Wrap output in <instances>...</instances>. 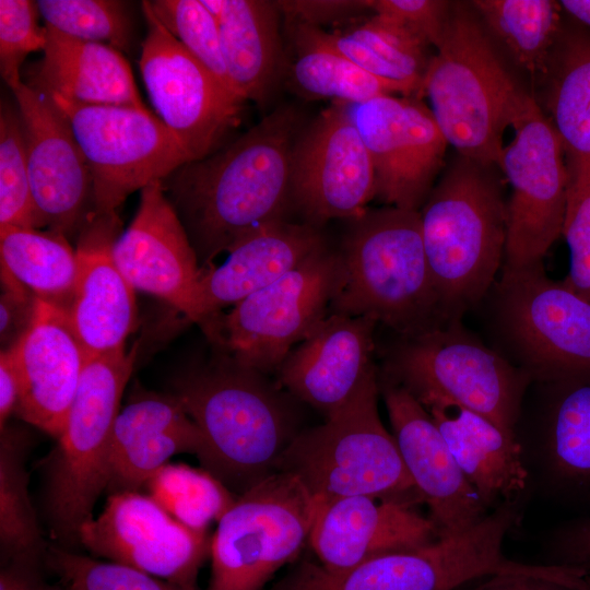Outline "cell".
Here are the masks:
<instances>
[{
  "instance_id": "7bdbcfd3",
  "label": "cell",
  "mask_w": 590,
  "mask_h": 590,
  "mask_svg": "<svg viewBox=\"0 0 590 590\" xmlns=\"http://www.w3.org/2000/svg\"><path fill=\"white\" fill-rule=\"evenodd\" d=\"M562 234L570 250L565 283L590 300V175L569 178Z\"/></svg>"
},
{
  "instance_id": "ab89813d",
  "label": "cell",
  "mask_w": 590,
  "mask_h": 590,
  "mask_svg": "<svg viewBox=\"0 0 590 590\" xmlns=\"http://www.w3.org/2000/svg\"><path fill=\"white\" fill-rule=\"evenodd\" d=\"M149 4L161 24L235 94L228 80L219 22L202 1L154 0Z\"/></svg>"
},
{
  "instance_id": "ba28073f",
  "label": "cell",
  "mask_w": 590,
  "mask_h": 590,
  "mask_svg": "<svg viewBox=\"0 0 590 590\" xmlns=\"http://www.w3.org/2000/svg\"><path fill=\"white\" fill-rule=\"evenodd\" d=\"M491 291L497 335L532 381L590 382V300L543 262L502 268Z\"/></svg>"
},
{
  "instance_id": "f35d334b",
  "label": "cell",
  "mask_w": 590,
  "mask_h": 590,
  "mask_svg": "<svg viewBox=\"0 0 590 590\" xmlns=\"http://www.w3.org/2000/svg\"><path fill=\"white\" fill-rule=\"evenodd\" d=\"M36 4L45 24L62 34L129 49L132 27L125 1L39 0Z\"/></svg>"
},
{
  "instance_id": "d6a6232c",
  "label": "cell",
  "mask_w": 590,
  "mask_h": 590,
  "mask_svg": "<svg viewBox=\"0 0 590 590\" xmlns=\"http://www.w3.org/2000/svg\"><path fill=\"white\" fill-rule=\"evenodd\" d=\"M26 435L4 426L0 437V545L5 564L38 567L46 545L28 493Z\"/></svg>"
},
{
  "instance_id": "d4e9b609",
  "label": "cell",
  "mask_w": 590,
  "mask_h": 590,
  "mask_svg": "<svg viewBox=\"0 0 590 590\" xmlns=\"http://www.w3.org/2000/svg\"><path fill=\"white\" fill-rule=\"evenodd\" d=\"M326 247L314 224L284 220L240 238L221 266L202 269L199 297L208 338L214 339L223 308L269 286Z\"/></svg>"
},
{
  "instance_id": "ffe728a7",
  "label": "cell",
  "mask_w": 590,
  "mask_h": 590,
  "mask_svg": "<svg viewBox=\"0 0 590 590\" xmlns=\"http://www.w3.org/2000/svg\"><path fill=\"white\" fill-rule=\"evenodd\" d=\"M403 463L428 506L438 539L463 533L488 514L425 406L408 390L378 376Z\"/></svg>"
},
{
  "instance_id": "9a60e30c",
  "label": "cell",
  "mask_w": 590,
  "mask_h": 590,
  "mask_svg": "<svg viewBox=\"0 0 590 590\" xmlns=\"http://www.w3.org/2000/svg\"><path fill=\"white\" fill-rule=\"evenodd\" d=\"M79 542L185 590H197L199 568L211 554L206 531L182 524L139 491L111 493L103 511L81 527Z\"/></svg>"
},
{
  "instance_id": "e0dca14e",
  "label": "cell",
  "mask_w": 590,
  "mask_h": 590,
  "mask_svg": "<svg viewBox=\"0 0 590 590\" xmlns=\"http://www.w3.org/2000/svg\"><path fill=\"white\" fill-rule=\"evenodd\" d=\"M376 198L375 173L362 137L342 102H334L297 138L291 201L312 223L355 221Z\"/></svg>"
},
{
  "instance_id": "9c48e42d",
  "label": "cell",
  "mask_w": 590,
  "mask_h": 590,
  "mask_svg": "<svg viewBox=\"0 0 590 590\" xmlns=\"http://www.w3.org/2000/svg\"><path fill=\"white\" fill-rule=\"evenodd\" d=\"M138 349L86 358L49 472V519L61 542H79L107 487L111 430Z\"/></svg>"
},
{
  "instance_id": "7dc6e473",
  "label": "cell",
  "mask_w": 590,
  "mask_h": 590,
  "mask_svg": "<svg viewBox=\"0 0 590 590\" xmlns=\"http://www.w3.org/2000/svg\"><path fill=\"white\" fill-rule=\"evenodd\" d=\"M275 4L293 22L316 27H320V24L342 21L361 10L369 9V1L354 0H295L278 1Z\"/></svg>"
},
{
  "instance_id": "f907efd6",
  "label": "cell",
  "mask_w": 590,
  "mask_h": 590,
  "mask_svg": "<svg viewBox=\"0 0 590 590\" xmlns=\"http://www.w3.org/2000/svg\"><path fill=\"white\" fill-rule=\"evenodd\" d=\"M0 590H70L46 583L38 574V567L5 564L0 573Z\"/></svg>"
},
{
  "instance_id": "ee69618b",
  "label": "cell",
  "mask_w": 590,
  "mask_h": 590,
  "mask_svg": "<svg viewBox=\"0 0 590 590\" xmlns=\"http://www.w3.org/2000/svg\"><path fill=\"white\" fill-rule=\"evenodd\" d=\"M447 2L436 0H375L369 9L387 17L426 45H438L449 14Z\"/></svg>"
},
{
  "instance_id": "60d3db41",
  "label": "cell",
  "mask_w": 590,
  "mask_h": 590,
  "mask_svg": "<svg viewBox=\"0 0 590 590\" xmlns=\"http://www.w3.org/2000/svg\"><path fill=\"white\" fill-rule=\"evenodd\" d=\"M47 565L70 590H185L139 569L49 546Z\"/></svg>"
},
{
  "instance_id": "c3c4849f",
  "label": "cell",
  "mask_w": 590,
  "mask_h": 590,
  "mask_svg": "<svg viewBox=\"0 0 590 590\" xmlns=\"http://www.w3.org/2000/svg\"><path fill=\"white\" fill-rule=\"evenodd\" d=\"M465 590H582L565 582L530 575L496 574Z\"/></svg>"
},
{
  "instance_id": "83f0119b",
  "label": "cell",
  "mask_w": 590,
  "mask_h": 590,
  "mask_svg": "<svg viewBox=\"0 0 590 590\" xmlns=\"http://www.w3.org/2000/svg\"><path fill=\"white\" fill-rule=\"evenodd\" d=\"M423 405L487 509L523 498L530 474L517 435L453 401Z\"/></svg>"
},
{
  "instance_id": "277c9868",
  "label": "cell",
  "mask_w": 590,
  "mask_h": 590,
  "mask_svg": "<svg viewBox=\"0 0 590 590\" xmlns=\"http://www.w3.org/2000/svg\"><path fill=\"white\" fill-rule=\"evenodd\" d=\"M459 155L421 213L426 258L448 320L461 319L496 282L507 236V203L489 168Z\"/></svg>"
},
{
  "instance_id": "484cf974",
  "label": "cell",
  "mask_w": 590,
  "mask_h": 590,
  "mask_svg": "<svg viewBox=\"0 0 590 590\" xmlns=\"http://www.w3.org/2000/svg\"><path fill=\"white\" fill-rule=\"evenodd\" d=\"M201 447V433L175 394L141 393L114 423L106 489L139 491L173 456H198Z\"/></svg>"
},
{
  "instance_id": "7c38bea8",
  "label": "cell",
  "mask_w": 590,
  "mask_h": 590,
  "mask_svg": "<svg viewBox=\"0 0 590 590\" xmlns=\"http://www.w3.org/2000/svg\"><path fill=\"white\" fill-rule=\"evenodd\" d=\"M340 255L328 247L221 315L215 344L237 364L276 373L294 345L328 316L340 279Z\"/></svg>"
},
{
  "instance_id": "d6986e66",
  "label": "cell",
  "mask_w": 590,
  "mask_h": 590,
  "mask_svg": "<svg viewBox=\"0 0 590 590\" xmlns=\"http://www.w3.org/2000/svg\"><path fill=\"white\" fill-rule=\"evenodd\" d=\"M114 260L134 290L153 295L203 329L202 269L162 181L141 190L138 211L113 245Z\"/></svg>"
},
{
  "instance_id": "5bb4252c",
  "label": "cell",
  "mask_w": 590,
  "mask_h": 590,
  "mask_svg": "<svg viewBox=\"0 0 590 590\" xmlns=\"http://www.w3.org/2000/svg\"><path fill=\"white\" fill-rule=\"evenodd\" d=\"M148 33L139 68L158 118L190 162L214 153L239 122L243 101L226 88L142 2Z\"/></svg>"
},
{
  "instance_id": "bcb514c9",
  "label": "cell",
  "mask_w": 590,
  "mask_h": 590,
  "mask_svg": "<svg viewBox=\"0 0 590 590\" xmlns=\"http://www.w3.org/2000/svg\"><path fill=\"white\" fill-rule=\"evenodd\" d=\"M3 292L0 298V338L4 350L10 349L27 330L35 297L10 276L1 273Z\"/></svg>"
},
{
  "instance_id": "6da1fadb",
  "label": "cell",
  "mask_w": 590,
  "mask_h": 590,
  "mask_svg": "<svg viewBox=\"0 0 590 590\" xmlns=\"http://www.w3.org/2000/svg\"><path fill=\"white\" fill-rule=\"evenodd\" d=\"M297 121L293 109H276L227 146L168 177L201 269L256 228L284 220Z\"/></svg>"
},
{
  "instance_id": "52a82bcc",
  "label": "cell",
  "mask_w": 590,
  "mask_h": 590,
  "mask_svg": "<svg viewBox=\"0 0 590 590\" xmlns=\"http://www.w3.org/2000/svg\"><path fill=\"white\" fill-rule=\"evenodd\" d=\"M381 376L422 404L453 401L517 435L531 377L452 319L434 329L401 337L386 355Z\"/></svg>"
},
{
  "instance_id": "74e56055",
  "label": "cell",
  "mask_w": 590,
  "mask_h": 590,
  "mask_svg": "<svg viewBox=\"0 0 590 590\" xmlns=\"http://www.w3.org/2000/svg\"><path fill=\"white\" fill-rule=\"evenodd\" d=\"M45 226L34 201L19 110L1 102L0 110V228Z\"/></svg>"
},
{
  "instance_id": "ac0fdd59",
  "label": "cell",
  "mask_w": 590,
  "mask_h": 590,
  "mask_svg": "<svg viewBox=\"0 0 590 590\" xmlns=\"http://www.w3.org/2000/svg\"><path fill=\"white\" fill-rule=\"evenodd\" d=\"M11 91L23 126L37 211L49 231L70 236L94 215L86 160L69 121L49 97L23 81Z\"/></svg>"
},
{
  "instance_id": "836d02e7",
  "label": "cell",
  "mask_w": 590,
  "mask_h": 590,
  "mask_svg": "<svg viewBox=\"0 0 590 590\" xmlns=\"http://www.w3.org/2000/svg\"><path fill=\"white\" fill-rule=\"evenodd\" d=\"M553 125L568 160L569 178L590 175V37L568 39L552 81Z\"/></svg>"
},
{
  "instance_id": "5b68a950",
  "label": "cell",
  "mask_w": 590,
  "mask_h": 590,
  "mask_svg": "<svg viewBox=\"0 0 590 590\" xmlns=\"http://www.w3.org/2000/svg\"><path fill=\"white\" fill-rule=\"evenodd\" d=\"M378 373L373 367L351 399L319 426L298 432L278 462L319 500L369 496L424 503L397 441L378 413Z\"/></svg>"
},
{
  "instance_id": "8992f818",
  "label": "cell",
  "mask_w": 590,
  "mask_h": 590,
  "mask_svg": "<svg viewBox=\"0 0 590 590\" xmlns=\"http://www.w3.org/2000/svg\"><path fill=\"white\" fill-rule=\"evenodd\" d=\"M429 59L423 95L446 138L460 156L498 165L507 127L530 96L521 92L477 23L467 13L449 15Z\"/></svg>"
},
{
  "instance_id": "f6af8a7d",
  "label": "cell",
  "mask_w": 590,
  "mask_h": 590,
  "mask_svg": "<svg viewBox=\"0 0 590 590\" xmlns=\"http://www.w3.org/2000/svg\"><path fill=\"white\" fill-rule=\"evenodd\" d=\"M548 543L553 565L579 569L590 582V516L560 526Z\"/></svg>"
},
{
  "instance_id": "cb8c5ba5",
  "label": "cell",
  "mask_w": 590,
  "mask_h": 590,
  "mask_svg": "<svg viewBox=\"0 0 590 590\" xmlns=\"http://www.w3.org/2000/svg\"><path fill=\"white\" fill-rule=\"evenodd\" d=\"M116 226V215H94L75 249L78 281L66 312L87 357L125 350L126 339L137 326L135 290L113 257Z\"/></svg>"
},
{
  "instance_id": "681fc988",
  "label": "cell",
  "mask_w": 590,
  "mask_h": 590,
  "mask_svg": "<svg viewBox=\"0 0 590 590\" xmlns=\"http://www.w3.org/2000/svg\"><path fill=\"white\" fill-rule=\"evenodd\" d=\"M20 398V381L10 352L0 355V427L7 426L10 415L15 412Z\"/></svg>"
},
{
  "instance_id": "7a4b0ae2",
  "label": "cell",
  "mask_w": 590,
  "mask_h": 590,
  "mask_svg": "<svg viewBox=\"0 0 590 590\" xmlns=\"http://www.w3.org/2000/svg\"><path fill=\"white\" fill-rule=\"evenodd\" d=\"M175 396L201 433L203 470L235 496L278 472L298 434L284 393L228 356L181 378Z\"/></svg>"
},
{
  "instance_id": "603a6c76",
  "label": "cell",
  "mask_w": 590,
  "mask_h": 590,
  "mask_svg": "<svg viewBox=\"0 0 590 590\" xmlns=\"http://www.w3.org/2000/svg\"><path fill=\"white\" fill-rule=\"evenodd\" d=\"M375 326L365 317L328 315L283 361L276 371L280 387L330 416L375 367Z\"/></svg>"
},
{
  "instance_id": "d590c367",
  "label": "cell",
  "mask_w": 590,
  "mask_h": 590,
  "mask_svg": "<svg viewBox=\"0 0 590 590\" xmlns=\"http://www.w3.org/2000/svg\"><path fill=\"white\" fill-rule=\"evenodd\" d=\"M293 31L297 54L291 76L304 94L333 97L342 103H363L394 93L388 84L312 39L296 25Z\"/></svg>"
},
{
  "instance_id": "30bf717a",
  "label": "cell",
  "mask_w": 590,
  "mask_h": 590,
  "mask_svg": "<svg viewBox=\"0 0 590 590\" xmlns=\"http://www.w3.org/2000/svg\"><path fill=\"white\" fill-rule=\"evenodd\" d=\"M315 508L316 499L285 472L237 496L211 540L209 590H262L309 540Z\"/></svg>"
},
{
  "instance_id": "816d5d0a",
  "label": "cell",
  "mask_w": 590,
  "mask_h": 590,
  "mask_svg": "<svg viewBox=\"0 0 590 590\" xmlns=\"http://www.w3.org/2000/svg\"><path fill=\"white\" fill-rule=\"evenodd\" d=\"M559 4L566 12L590 27V0H563Z\"/></svg>"
},
{
  "instance_id": "4316f807",
  "label": "cell",
  "mask_w": 590,
  "mask_h": 590,
  "mask_svg": "<svg viewBox=\"0 0 590 590\" xmlns=\"http://www.w3.org/2000/svg\"><path fill=\"white\" fill-rule=\"evenodd\" d=\"M550 397L529 451L539 482L557 499L590 506V382L544 384Z\"/></svg>"
},
{
  "instance_id": "3957f363",
  "label": "cell",
  "mask_w": 590,
  "mask_h": 590,
  "mask_svg": "<svg viewBox=\"0 0 590 590\" xmlns=\"http://www.w3.org/2000/svg\"><path fill=\"white\" fill-rule=\"evenodd\" d=\"M346 235L331 314L365 317L401 337L449 321L426 258L421 213L396 206L367 210Z\"/></svg>"
},
{
  "instance_id": "e575fe53",
  "label": "cell",
  "mask_w": 590,
  "mask_h": 590,
  "mask_svg": "<svg viewBox=\"0 0 590 590\" xmlns=\"http://www.w3.org/2000/svg\"><path fill=\"white\" fill-rule=\"evenodd\" d=\"M473 5L523 71L532 78L548 72L559 33V2L477 0Z\"/></svg>"
},
{
  "instance_id": "2e32d148",
  "label": "cell",
  "mask_w": 590,
  "mask_h": 590,
  "mask_svg": "<svg viewBox=\"0 0 590 590\" xmlns=\"http://www.w3.org/2000/svg\"><path fill=\"white\" fill-rule=\"evenodd\" d=\"M343 104L370 156L376 198L418 211L448 145L432 110L416 98L392 95Z\"/></svg>"
},
{
  "instance_id": "8fae6325",
  "label": "cell",
  "mask_w": 590,
  "mask_h": 590,
  "mask_svg": "<svg viewBox=\"0 0 590 590\" xmlns=\"http://www.w3.org/2000/svg\"><path fill=\"white\" fill-rule=\"evenodd\" d=\"M46 96L69 121L86 160L94 215H116L132 192L163 182L190 162L179 141L149 109Z\"/></svg>"
},
{
  "instance_id": "4dcf8cb0",
  "label": "cell",
  "mask_w": 590,
  "mask_h": 590,
  "mask_svg": "<svg viewBox=\"0 0 590 590\" xmlns=\"http://www.w3.org/2000/svg\"><path fill=\"white\" fill-rule=\"evenodd\" d=\"M276 4L258 0H223L217 17L233 91L243 101L262 102L280 61Z\"/></svg>"
},
{
  "instance_id": "f546056e",
  "label": "cell",
  "mask_w": 590,
  "mask_h": 590,
  "mask_svg": "<svg viewBox=\"0 0 590 590\" xmlns=\"http://www.w3.org/2000/svg\"><path fill=\"white\" fill-rule=\"evenodd\" d=\"M295 25L388 84L394 93L406 97L423 95L430 59L426 57L428 45L393 21L375 14L363 24L334 33L297 22Z\"/></svg>"
},
{
  "instance_id": "b9f144b4",
  "label": "cell",
  "mask_w": 590,
  "mask_h": 590,
  "mask_svg": "<svg viewBox=\"0 0 590 590\" xmlns=\"http://www.w3.org/2000/svg\"><path fill=\"white\" fill-rule=\"evenodd\" d=\"M37 13L36 1L0 0V72L10 88L22 82L20 69L26 56L45 47Z\"/></svg>"
},
{
  "instance_id": "4fadbf2b",
  "label": "cell",
  "mask_w": 590,
  "mask_h": 590,
  "mask_svg": "<svg viewBox=\"0 0 590 590\" xmlns=\"http://www.w3.org/2000/svg\"><path fill=\"white\" fill-rule=\"evenodd\" d=\"M512 128L515 137L498 162L511 188L505 269L543 262L562 234L569 185L563 144L532 97Z\"/></svg>"
},
{
  "instance_id": "f1b7e54d",
  "label": "cell",
  "mask_w": 590,
  "mask_h": 590,
  "mask_svg": "<svg viewBox=\"0 0 590 590\" xmlns=\"http://www.w3.org/2000/svg\"><path fill=\"white\" fill-rule=\"evenodd\" d=\"M44 31V56L26 84L45 95H58L79 104L148 109L130 66L119 50L68 36L46 24Z\"/></svg>"
},
{
  "instance_id": "1f68e13d",
  "label": "cell",
  "mask_w": 590,
  "mask_h": 590,
  "mask_svg": "<svg viewBox=\"0 0 590 590\" xmlns=\"http://www.w3.org/2000/svg\"><path fill=\"white\" fill-rule=\"evenodd\" d=\"M1 273L35 298L68 310L74 295L79 261L76 250L60 233L38 228H0Z\"/></svg>"
},
{
  "instance_id": "44dd1931",
  "label": "cell",
  "mask_w": 590,
  "mask_h": 590,
  "mask_svg": "<svg viewBox=\"0 0 590 590\" xmlns=\"http://www.w3.org/2000/svg\"><path fill=\"white\" fill-rule=\"evenodd\" d=\"M316 499V498H315ZM438 540L429 517L415 506L369 496L316 499L308 542L330 570L421 548Z\"/></svg>"
},
{
  "instance_id": "8d00e7d4",
  "label": "cell",
  "mask_w": 590,
  "mask_h": 590,
  "mask_svg": "<svg viewBox=\"0 0 590 590\" xmlns=\"http://www.w3.org/2000/svg\"><path fill=\"white\" fill-rule=\"evenodd\" d=\"M149 495L182 524L206 531L236 497L205 470L167 463L145 484Z\"/></svg>"
},
{
  "instance_id": "7402d4cb",
  "label": "cell",
  "mask_w": 590,
  "mask_h": 590,
  "mask_svg": "<svg viewBox=\"0 0 590 590\" xmlns=\"http://www.w3.org/2000/svg\"><path fill=\"white\" fill-rule=\"evenodd\" d=\"M8 351L20 381L15 413L58 439L87 358L66 310L35 298L27 330Z\"/></svg>"
}]
</instances>
